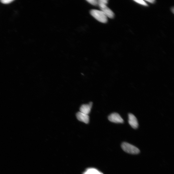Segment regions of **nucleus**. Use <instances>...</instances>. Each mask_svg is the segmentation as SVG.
<instances>
[{
    "label": "nucleus",
    "instance_id": "1",
    "mask_svg": "<svg viewBox=\"0 0 174 174\" xmlns=\"http://www.w3.org/2000/svg\"><path fill=\"white\" fill-rule=\"evenodd\" d=\"M90 13L93 17L100 23H106L108 20L106 16L102 11L92 9Z\"/></svg>",
    "mask_w": 174,
    "mask_h": 174
},
{
    "label": "nucleus",
    "instance_id": "2",
    "mask_svg": "<svg viewBox=\"0 0 174 174\" xmlns=\"http://www.w3.org/2000/svg\"><path fill=\"white\" fill-rule=\"evenodd\" d=\"M122 149L125 152L132 154H137L140 153L138 149L128 143H123L121 145Z\"/></svg>",
    "mask_w": 174,
    "mask_h": 174
},
{
    "label": "nucleus",
    "instance_id": "3",
    "mask_svg": "<svg viewBox=\"0 0 174 174\" xmlns=\"http://www.w3.org/2000/svg\"><path fill=\"white\" fill-rule=\"evenodd\" d=\"M98 5H99L101 9V11L104 12L107 17L111 18H113L114 17V14L113 11L107 7L106 5L102 4L98 1Z\"/></svg>",
    "mask_w": 174,
    "mask_h": 174
},
{
    "label": "nucleus",
    "instance_id": "4",
    "mask_svg": "<svg viewBox=\"0 0 174 174\" xmlns=\"http://www.w3.org/2000/svg\"><path fill=\"white\" fill-rule=\"evenodd\" d=\"M108 119L110 122L116 123H123L124 120L118 113H114L109 116Z\"/></svg>",
    "mask_w": 174,
    "mask_h": 174
},
{
    "label": "nucleus",
    "instance_id": "5",
    "mask_svg": "<svg viewBox=\"0 0 174 174\" xmlns=\"http://www.w3.org/2000/svg\"><path fill=\"white\" fill-rule=\"evenodd\" d=\"M128 122L131 127L134 129L138 128V123L136 117L132 114L130 113L128 114Z\"/></svg>",
    "mask_w": 174,
    "mask_h": 174
},
{
    "label": "nucleus",
    "instance_id": "6",
    "mask_svg": "<svg viewBox=\"0 0 174 174\" xmlns=\"http://www.w3.org/2000/svg\"><path fill=\"white\" fill-rule=\"evenodd\" d=\"M76 116L77 119L80 121L83 122L85 124H88L89 122V116L87 115L80 112L77 113Z\"/></svg>",
    "mask_w": 174,
    "mask_h": 174
},
{
    "label": "nucleus",
    "instance_id": "7",
    "mask_svg": "<svg viewBox=\"0 0 174 174\" xmlns=\"http://www.w3.org/2000/svg\"><path fill=\"white\" fill-rule=\"evenodd\" d=\"M92 104V102H90L89 104H83L80 107V112L88 115L91 111Z\"/></svg>",
    "mask_w": 174,
    "mask_h": 174
},
{
    "label": "nucleus",
    "instance_id": "8",
    "mask_svg": "<svg viewBox=\"0 0 174 174\" xmlns=\"http://www.w3.org/2000/svg\"><path fill=\"white\" fill-rule=\"evenodd\" d=\"M83 174H104L98 170L94 168H90L87 169Z\"/></svg>",
    "mask_w": 174,
    "mask_h": 174
},
{
    "label": "nucleus",
    "instance_id": "9",
    "mask_svg": "<svg viewBox=\"0 0 174 174\" xmlns=\"http://www.w3.org/2000/svg\"><path fill=\"white\" fill-rule=\"evenodd\" d=\"M134 1L137 3V4L140 5L145 6H148V5L147 3L144 1H143V0H136V1Z\"/></svg>",
    "mask_w": 174,
    "mask_h": 174
},
{
    "label": "nucleus",
    "instance_id": "10",
    "mask_svg": "<svg viewBox=\"0 0 174 174\" xmlns=\"http://www.w3.org/2000/svg\"><path fill=\"white\" fill-rule=\"evenodd\" d=\"M87 1L90 4L94 6L98 5V1L97 0H87Z\"/></svg>",
    "mask_w": 174,
    "mask_h": 174
},
{
    "label": "nucleus",
    "instance_id": "11",
    "mask_svg": "<svg viewBox=\"0 0 174 174\" xmlns=\"http://www.w3.org/2000/svg\"><path fill=\"white\" fill-rule=\"evenodd\" d=\"M13 1V0H2L1 2L3 4H8Z\"/></svg>",
    "mask_w": 174,
    "mask_h": 174
},
{
    "label": "nucleus",
    "instance_id": "12",
    "mask_svg": "<svg viewBox=\"0 0 174 174\" xmlns=\"http://www.w3.org/2000/svg\"><path fill=\"white\" fill-rule=\"evenodd\" d=\"M146 1L150 3H151V4H153L155 1L154 0H147Z\"/></svg>",
    "mask_w": 174,
    "mask_h": 174
}]
</instances>
